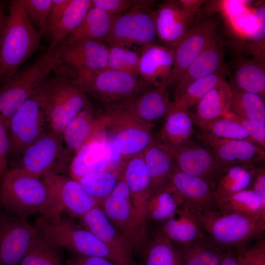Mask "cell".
<instances>
[{"label":"cell","instance_id":"1","mask_svg":"<svg viewBox=\"0 0 265 265\" xmlns=\"http://www.w3.org/2000/svg\"><path fill=\"white\" fill-rule=\"evenodd\" d=\"M41 36L28 18L22 0H11L0 41V85L39 50Z\"/></svg>","mask_w":265,"mask_h":265},{"label":"cell","instance_id":"2","mask_svg":"<svg viewBox=\"0 0 265 265\" xmlns=\"http://www.w3.org/2000/svg\"><path fill=\"white\" fill-rule=\"evenodd\" d=\"M61 64L59 47L47 50L27 67L0 85V121L7 131L15 113Z\"/></svg>","mask_w":265,"mask_h":265},{"label":"cell","instance_id":"3","mask_svg":"<svg viewBox=\"0 0 265 265\" xmlns=\"http://www.w3.org/2000/svg\"><path fill=\"white\" fill-rule=\"evenodd\" d=\"M1 177L0 204L6 212L26 220L36 214H48L49 196L43 181L16 167L7 169Z\"/></svg>","mask_w":265,"mask_h":265},{"label":"cell","instance_id":"4","mask_svg":"<svg viewBox=\"0 0 265 265\" xmlns=\"http://www.w3.org/2000/svg\"><path fill=\"white\" fill-rule=\"evenodd\" d=\"M54 71L56 75L44 82V106L51 129L62 134L89 103L76 77L59 68Z\"/></svg>","mask_w":265,"mask_h":265},{"label":"cell","instance_id":"5","mask_svg":"<svg viewBox=\"0 0 265 265\" xmlns=\"http://www.w3.org/2000/svg\"><path fill=\"white\" fill-rule=\"evenodd\" d=\"M207 239L225 250H240L262 236L265 223L243 215L215 210L196 214Z\"/></svg>","mask_w":265,"mask_h":265},{"label":"cell","instance_id":"6","mask_svg":"<svg viewBox=\"0 0 265 265\" xmlns=\"http://www.w3.org/2000/svg\"><path fill=\"white\" fill-rule=\"evenodd\" d=\"M34 227L38 236L58 248H64L76 254L104 258L115 264L114 257L101 240L61 215H41Z\"/></svg>","mask_w":265,"mask_h":265},{"label":"cell","instance_id":"7","mask_svg":"<svg viewBox=\"0 0 265 265\" xmlns=\"http://www.w3.org/2000/svg\"><path fill=\"white\" fill-rule=\"evenodd\" d=\"M101 207L112 225L130 243L134 252L144 256L149 244L146 220L134 208L121 174L113 190L103 200Z\"/></svg>","mask_w":265,"mask_h":265},{"label":"cell","instance_id":"8","mask_svg":"<svg viewBox=\"0 0 265 265\" xmlns=\"http://www.w3.org/2000/svg\"><path fill=\"white\" fill-rule=\"evenodd\" d=\"M44 81L11 119L9 158L19 159L29 145L51 129L44 106Z\"/></svg>","mask_w":265,"mask_h":265},{"label":"cell","instance_id":"9","mask_svg":"<svg viewBox=\"0 0 265 265\" xmlns=\"http://www.w3.org/2000/svg\"><path fill=\"white\" fill-rule=\"evenodd\" d=\"M76 73L86 95L106 106L125 101L153 87L140 78L106 69Z\"/></svg>","mask_w":265,"mask_h":265},{"label":"cell","instance_id":"10","mask_svg":"<svg viewBox=\"0 0 265 265\" xmlns=\"http://www.w3.org/2000/svg\"><path fill=\"white\" fill-rule=\"evenodd\" d=\"M150 1L133 0L126 12L117 15L104 39L110 47L129 48L156 42L157 38Z\"/></svg>","mask_w":265,"mask_h":265},{"label":"cell","instance_id":"11","mask_svg":"<svg viewBox=\"0 0 265 265\" xmlns=\"http://www.w3.org/2000/svg\"><path fill=\"white\" fill-rule=\"evenodd\" d=\"M102 116L108 143L122 162L143 154L156 140L152 128L111 108Z\"/></svg>","mask_w":265,"mask_h":265},{"label":"cell","instance_id":"12","mask_svg":"<svg viewBox=\"0 0 265 265\" xmlns=\"http://www.w3.org/2000/svg\"><path fill=\"white\" fill-rule=\"evenodd\" d=\"M42 181L47 187L50 204L47 216L65 212L80 217L92 209L101 207L102 201L88 193L73 178L50 173L43 177Z\"/></svg>","mask_w":265,"mask_h":265},{"label":"cell","instance_id":"13","mask_svg":"<svg viewBox=\"0 0 265 265\" xmlns=\"http://www.w3.org/2000/svg\"><path fill=\"white\" fill-rule=\"evenodd\" d=\"M67 151L62 134L51 129L26 149L16 167L38 179L50 173H57V166L65 161Z\"/></svg>","mask_w":265,"mask_h":265},{"label":"cell","instance_id":"14","mask_svg":"<svg viewBox=\"0 0 265 265\" xmlns=\"http://www.w3.org/2000/svg\"><path fill=\"white\" fill-rule=\"evenodd\" d=\"M173 106L168 87H151L125 101L106 106L152 128L156 123L164 118Z\"/></svg>","mask_w":265,"mask_h":265},{"label":"cell","instance_id":"15","mask_svg":"<svg viewBox=\"0 0 265 265\" xmlns=\"http://www.w3.org/2000/svg\"><path fill=\"white\" fill-rule=\"evenodd\" d=\"M219 23L215 18L205 19L191 26L173 49V67L168 88L177 86L190 64L203 50Z\"/></svg>","mask_w":265,"mask_h":265},{"label":"cell","instance_id":"16","mask_svg":"<svg viewBox=\"0 0 265 265\" xmlns=\"http://www.w3.org/2000/svg\"><path fill=\"white\" fill-rule=\"evenodd\" d=\"M171 151L175 165L180 171L202 178L214 186L227 168L213 151L202 142L191 139Z\"/></svg>","mask_w":265,"mask_h":265},{"label":"cell","instance_id":"17","mask_svg":"<svg viewBox=\"0 0 265 265\" xmlns=\"http://www.w3.org/2000/svg\"><path fill=\"white\" fill-rule=\"evenodd\" d=\"M37 235L34 226L7 212L0 215V265H19Z\"/></svg>","mask_w":265,"mask_h":265},{"label":"cell","instance_id":"18","mask_svg":"<svg viewBox=\"0 0 265 265\" xmlns=\"http://www.w3.org/2000/svg\"><path fill=\"white\" fill-rule=\"evenodd\" d=\"M80 218L84 229L107 247L115 258L116 265H136L132 246L112 225L100 206L92 209Z\"/></svg>","mask_w":265,"mask_h":265},{"label":"cell","instance_id":"19","mask_svg":"<svg viewBox=\"0 0 265 265\" xmlns=\"http://www.w3.org/2000/svg\"><path fill=\"white\" fill-rule=\"evenodd\" d=\"M170 183L180 197L182 207L195 214L216 210L215 186L208 181L185 173L176 166Z\"/></svg>","mask_w":265,"mask_h":265},{"label":"cell","instance_id":"20","mask_svg":"<svg viewBox=\"0 0 265 265\" xmlns=\"http://www.w3.org/2000/svg\"><path fill=\"white\" fill-rule=\"evenodd\" d=\"M196 134L198 139L210 147L227 168L239 164L264 163L265 149L255 143L219 138L202 132Z\"/></svg>","mask_w":265,"mask_h":265},{"label":"cell","instance_id":"21","mask_svg":"<svg viewBox=\"0 0 265 265\" xmlns=\"http://www.w3.org/2000/svg\"><path fill=\"white\" fill-rule=\"evenodd\" d=\"M153 16L159 43L172 49L191 26L192 21L180 0L164 1L154 11Z\"/></svg>","mask_w":265,"mask_h":265},{"label":"cell","instance_id":"22","mask_svg":"<svg viewBox=\"0 0 265 265\" xmlns=\"http://www.w3.org/2000/svg\"><path fill=\"white\" fill-rule=\"evenodd\" d=\"M139 57V78L153 87H169L173 67V49L152 43L142 47Z\"/></svg>","mask_w":265,"mask_h":265},{"label":"cell","instance_id":"23","mask_svg":"<svg viewBox=\"0 0 265 265\" xmlns=\"http://www.w3.org/2000/svg\"><path fill=\"white\" fill-rule=\"evenodd\" d=\"M62 64L77 73L105 69L109 46L102 41L93 40L73 45L58 46Z\"/></svg>","mask_w":265,"mask_h":265},{"label":"cell","instance_id":"24","mask_svg":"<svg viewBox=\"0 0 265 265\" xmlns=\"http://www.w3.org/2000/svg\"><path fill=\"white\" fill-rule=\"evenodd\" d=\"M97 135L75 154L70 168L72 178L78 181L88 173L104 171H119L107 145Z\"/></svg>","mask_w":265,"mask_h":265},{"label":"cell","instance_id":"25","mask_svg":"<svg viewBox=\"0 0 265 265\" xmlns=\"http://www.w3.org/2000/svg\"><path fill=\"white\" fill-rule=\"evenodd\" d=\"M121 175L128 187L134 208L147 221L146 207L152 191V181L143 154L123 161Z\"/></svg>","mask_w":265,"mask_h":265},{"label":"cell","instance_id":"26","mask_svg":"<svg viewBox=\"0 0 265 265\" xmlns=\"http://www.w3.org/2000/svg\"><path fill=\"white\" fill-rule=\"evenodd\" d=\"M224 58L223 42L215 30L203 50L186 70L174 89V94L197 79L220 71Z\"/></svg>","mask_w":265,"mask_h":265},{"label":"cell","instance_id":"27","mask_svg":"<svg viewBox=\"0 0 265 265\" xmlns=\"http://www.w3.org/2000/svg\"><path fill=\"white\" fill-rule=\"evenodd\" d=\"M232 91L224 78L211 89L190 112L194 125L200 130L209 122L229 112Z\"/></svg>","mask_w":265,"mask_h":265},{"label":"cell","instance_id":"28","mask_svg":"<svg viewBox=\"0 0 265 265\" xmlns=\"http://www.w3.org/2000/svg\"><path fill=\"white\" fill-rule=\"evenodd\" d=\"M104 129L103 118H96L89 105L82 110L62 133L67 149L78 153Z\"/></svg>","mask_w":265,"mask_h":265},{"label":"cell","instance_id":"29","mask_svg":"<svg viewBox=\"0 0 265 265\" xmlns=\"http://www.w3.org/2000/svg\"><path fill=\"white\" fill-rule=\"evenodd\" d=\"M160 229L175 244H187L208 239L196 214L182 207L172 218L162 223Z\"/></svg>","mask_w":265,"mask_h":265},{"label":"cell","instance_id":"30","mask_svg":"<svg viewBox=\"0 0 265 265\" xmlns=\"http://www.w3.org/2000/svg\"><path fill=\"white\" fill-rule=\"evenodd\" d=\"M193 126L189 110L179 108L173 104L164 117L159 140L173 150L191 139L195 133Z\"/></svg>","mask_w":265,"mask_h":265},{"label":"cell","instance_id":"31","mask_svg":"<svg viewBox=\"0 0 265 265\" xmlns=\"http://www.w3.org/2000/svg\"><path fill=\"white\" fill-rule=\"evenodd\" d=\"M116 16L91 7L80 24L60 45L70 46L93 40H104Z\"/></svg>","mask_w":265,"mask_h":265},{"label":"cell","instance_id":"32","mask_svg":"<svg viewBox=\"0 0 265 265\" xmlns=\"http://www.w3.org/2000/svg\"><path fill=\"white\" fill-rule=\"evenodd\" d=\"M143 157L150 174L152 191L170 184L176 165L168 147L156 139L143 153Z\"/></svg>","mask_w":265,"mask_h":265},{"label":"cell","instance_id":"33","mask_svg":"<svg viewBox=\"0 0 265 265\" xmlns=\"http://www.w3.org/2000/svg\"><path fill=\"white\" fill-rule=\"evenodd\" d=\"M181 207L180 197L170 183L151 192L146 203V220L163 223Z\"/></svg>","mask_w":265,"mask_h":265},{"label":"cell","instance_id":"34","mask_svg":"<svg viewBox=\"0 0 265 265\" xmlns=\"http://www.w3.org/2000/svg\"><path fill=\"white\" fill-rule=\"evenodd\" d=\"M259 165L239 164L227 168L219 177L215 186L216 200L249 188Z\"/></svg>","mask_w":265,"mask_h":265},{"label":"cell","instance_id":"35","mask_svg":"<svg viewBox=\"0 0 265 265\" xmlns=\"http://www.w3.org/2000/svg\"><path fill=\"white\" fill-rule=\"evenodd\" d=\"M216 205L220 211L240 214L265 223V208L250 188L217 200Z\"/></svg>","mask_w":265,"mask_h":265},{"label":"cell","instance_id":"36","mask_svg":"<svg viewBox=\"0 0 265 265\" xmlns=\"http://www.w3.org/2000/svg\"><path fill=\"white\" fill-rule=\"evenodd\" d=\"M91 7V0H71L61 18L48 35L51 43L48 50H52L61 45L80 24Z\"/></svg>","mask_w":265,"mask_h":265},{"label":"cell","instance_id":"37","mask_svg":"<svg viewBox=\"0 0 265 265\" xmlns=\"http://www.w3.org/2000/svg\"><path fill=\"white\" fill-rule=\"evenodd\" d=\"M175 246L181 265H219L228 250L219 247L208 239Z\"/></svg>","mask_w":265,"mask_h":265},{"label":"cell","instance_id":"38","mask_svg":"<svg viewBox=\"0 0 265 265\" xmlns=\"http://www.w3.org/2000/svg\"><path fill=\"white\" fill-rule=\"evenodd\" d=\"M231 88L232 97L229 112L265 128V99L257 94Z\"/></svg>","mask_w":265,"mask_h":265},{"label":"cell","instance_id":"39","mask_svg":"<svg viewBox=\"0 0 265 265\" xmlns=\"http://www.w3.org/2000/svg\"><path fill=\"white\" fill-rule=\"evenodd\" d=\"M231 87L258 94L265 99L264 65L253 61H244L238 65Z\"/></svg>","mask_w":265,"mask_h":265},{"label":"cell","instance_id":"40","mask_svg":"<svg viewBox=\"0 0 265 265\" xmlns=\"http://www.w3.org/2000/svg\"><path fill=\"white\" fill-rule=\"evenodd\" d=\"M223 78L220 71L192 81L174 94V106L182 109L189 110Z\"/></svg>","mask_w":265,"mask_h":265},{"label":"cell","instance_id":"41","mask_svg":"<svg viewBox=\"0 0 265 265\" xmlns=\"http://www.w3.org/2000/svg\"><path fill=\"white\" fill-rule=\"evenodd\" d=\"M144 256L146 265H181L175 245L160 229L154 234Z\"/></svg>","mask_w":265,"mask_h":265},{"label":"cell","instance_id":"42","mask_svg":"<svg viewBox=\"0 0 265 265\" xmlns=\"http://www.w3.org/2000/svg\"><path fill=\"white\" fill-rule=\"evenodd\" d=\"M120 176L119 171L94 172L84 175L78 181L88 193L103 201L113 190Z\"/></svg>","mask_w":265,"mask_h":265},{"label":"cell","instance_id":"43","mask_svg":"<svg viewBox=\"0 0 265 265\" xmlns=\"http://www.w3.org/2000/svg\"><path fill=\"white\" fill-rule=\"evenodd\" d=\"M57 249L37 235L19 265H63Z\"/></svg>","mask_w":265,"mask_h":265},{"label":"cell","instance_id":"44","mask_svg":"<svg viewBox=\"0 0 265 265\" xmlns=\"http://www.w3.org/2000/svg\"><path fill=\"white\" fill-rule=\"evenodd\" d=\"M139 54L129 48L109 46L105 69L139 77Z\"/></svg>","mask_w":265,"mask_h":265},{"label":"cell","instance_id":"45","mask_svg":"<svg viewBox=\"0 0 265 265\" xmlns=\"http://www.w3.org/2000/svg\"><path fill=\"white\" fill-rule=\"evenodd\" d=\"M201 131L203 133L219 138L255 143L243 127L237 122L224 117L218 118L209 122Z\"/></svg>","mask_w":265,"mask_h":265},{"label":"cell","instance_id":"46","mask_svg":"<svg viewBox=\"0 0 265 265\" xmlns=\"http://www.w3.org/2000/svg\"><path fill=\"white\" fill-rule=\"evenodd\" d=\"M26 15L31 23L37 26V31L44 35L52 0H22Z\"/></svg>","mask_w":265,"mask_h":265},{"label":"cell","instance_id":"47","mask_svg":"<svg viewBox=\"0 0 265 265\" xmlns=\"http://www.w3.org/2000/svg\"><path fill=\"white\" fill-rule=\"evenodd\" d=\"M238 258L248 265H265V239L257 238L245 248L237 251Z\"/></svg>","mask_w":265,"mask_h":265},{"label":"cell","instance_id":"48","mask_svg":"<svg viewBox=\"0 0 265 265\" xmlns=\"http://www.w3.org/2000/svg\"><path fill=\"white\" fill-rule=\"evenodd\" d=\"M223 117L241 125L248 132L254 141L265 149V128H262L247 119L239 117L230 112Z\"/></svg>","mask_w":265,"mask_h":265},{"label":"cell","instance_id":"49","mask_svg":"<svg viewBox=\"0 0 265 265\" xmlns=\"http://www.w3.org/2000/svg\"><path fill=\"white\" fill-rule=\"evenodd\" d=\"M130 0H91V7L103 10L111 15H117L128 11L132 5Z\"/></svg>","mask_w":265,"mask_h":265},{"label":"cell","instance_id":"50","mask_svg":"<svg viewBox=\"0 0 265 265\" xmlns=\"http://www.w3.org/2000/svg\"><path fill=\"white\" fill-rule=\"evenodd\" d=\"M71 0H52L44 35H49L65 12Z\"/></svg>","mask_w":265,"mask_h":265},{"label":"cell","instance_id":"51","mask_svg":"<svg viewBox=\"0 0 265 265\" xmlns=\"http://www.w3.org/2000/svg\"><path fill=\"white\" fill-rule=\"evenodd\" d=\"M249 188L256 194L262 206L265 208V167L264 163L257 166Z\"/></svg>","mask_w":265,"mask_h":265},{"label":"cell","instance_id":"52","mask_svg":"<svg viewBox=\"0 0 265 265\" xmlns=\"http://www.w3.org/2000/svg\"><path fill=\"white\" fill-rule=\"evenodd\" d=\"M9 151L10 142L8 131L0 121V177L7 170Z\"/></svg>","mask_w":265,"mask_h":265},{"label":"cell","instance_id":"53","mask_svg":"<svg viewBox=\"0 0 265 265\" xmlns=\"http://www.w3.org/2000/svg\"><path fill=\"white\" fill-rule=\"evenodd\" d=\"M66 265H116L102 257L76 254L68 259Z\"/></svg>","mask_w":265,"mask_h":265},{"label":"cell","instance_id":"54","mask_svg":"<svg viewBox=\"0 0 265 265\" xmlns=\"http://www.w3.org/2000/svg\"><path fill=\"white\" fill-rule=\"evenodd\" d=\"M180 1L182 4L188 16L193 20L195 12L205 1L180 0Z\"/></svg>","mask_w":265,"mask_h":265},{"label":"cell","instance_id":"55","mask_svg":"<svg viewBox=\"0 0 265 265\" xmlns=\"http://www.w3.org/2000/svg\"><path fill=\"white\" fill-rule=\"evenodd\" d=\"M231 251L227 250L219 265H239L237 254H235Z\"/></svg>","mask_w":265,"mask_h":265},{"label":"cell","instance_id":"56","mask_svg":"<svg viewBox=\"0 0 265 265\" xmlns=\"http://www.w3.org/2000/svg\"><path fill=\"white\" fill-rule=\"evenodd\" d=\"M4 5L3 3L0 1V41L1 35V32L6 17V15L4 13Z\"/></svg>","mask_w":265,"mask_h":265},{"label":"cell","instance_id":"57","mask_svg":"<svg viewBox=\"0 0 265 265\" xmlns=\"http://www.w3.org/2000/svg\"><path fill=\"white\" fill-rule=\"evenodd\" d=\"M238 263H239V265H248V264H246L245 262H244L243 261H242V260H241L239 258H238Z\"/></svg>","mask_w":265,"mask_h":265}]
</instances>
